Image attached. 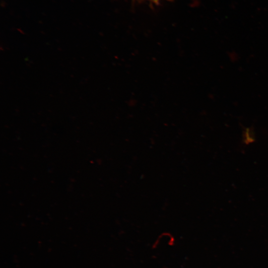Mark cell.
<instances>
[{"label": "cell", "mask_w": 268, "mask_h": 268, "mask_svg": "<svg viewBox=\"0 0 268 268\" xmlns=\"http://www.w3.org/2000/svg\"></svg>", "instance_id": "1"}]
</instances>
